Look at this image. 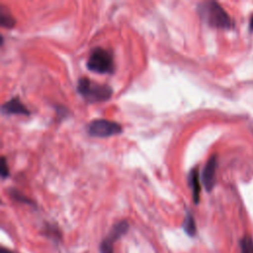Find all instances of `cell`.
I'll return each mask as SVG.
<instances>
[{"label": "cell", "mask_w": 253, "mask_h": 253, "mask_svg": "<svg viewBox=\"0 0 253 253\" xmlns=\"http://www.w3.org/2000/svg\"><path fill=\"white\" fill-rule=\"evenodd\" d=\"M10 196L18 201V202H21V203H25V204H29V205H33V202L31 200H29L27 197H25L23 194L19 193L17 190H12L10 191Z\"/></svg>", "instance_id": "7c38bea8"}, {"label": "cell", "mask_w": 253, "mask_h": 253, "mask_svg": "<svg viewBox=\"0 0 253 253\" xmlns=\"http://www.w3.org/2000/svg\"><path fill=\"white\" fill-rule=\"evenodd\" d=\"M0 24L4 28H12L15 25V19L12 17L11 14L8 13L3 5L0 6Z\"/></svg>", "instance_id": "30bf717a"}, {"label": "cell", "mask_w": 253, "mask_h": 253, "mask_svg": "<svg viewBox=\"0 0 253 253\" xmlns=\"http://www.w3.org/2000/svg\"><path fill=\"white\" fill-rule=\"evenodd\" d=\"M217 166V159L215 155L209 158L202 173V182L208 192H211L215 184V171Z\"/></svg>", "instance_id": "8992f818"}, {"label": "cell", "mask_w": 253, "mask_h": 253, "mask_svg": "<svg viewBox=\"0 0 253 253\" xmlns=\"http://www.w3.org/2000/svg\"><path fill=\"white\" fill-rule=\"evenodd\" d=\"M182 227L184 231L189 235V236H195L197 233V226L195 222V218L191 212H187L184 221L182 223Z\"/></svg>", "instance_id": "9c48e42d"}, {"label": "cell", "mask_w": 253, "mask_h": 253, "mask_svg": "<svg viewBox=\"0 0 253 253\" xmlns=\"http://www.w3.org/2000/svg\"><path fill=\"white\" fill-rule=\"evenodd\" d=\"M87 132L90 136L95 137H109L122 132V126L116 122L105 119H98L92 121L87 126Z\"/></svg>", "instance_id": "277c9868"}, {"label": "cell", "mask_w": 253, "mask_h": 253, "mask_svg": "<svg viewBox=\"0 0 253 253\" xmlns=\"http://www.w3.org/2000/svg\"><path fill=\"white\" fill-rule=\"evenodd\" d=\"M0 253H14L12 250H10L9 248H6V247H1L0 248Z\"/></svg>", "instance_id": "5bb4252c"}, {"label": "cell", "mask_w": 253, "mask_h": 253, "mask_svg": "<svg viewBox=\"0 0 253 253\" xmlns=\"http://www.w3.org/2000/svg\"><path fill=\"white\" fill-rule=\"evenodd\" d=\"M1 112L4 115H30V111L18 97L5 102L1 107Z\"/></svg>", "instance_id": "52a82bcc"}, {"label": "cell", "mask_w": 253, "mask_h": 253, "mask_svg": "<svg viewBox=\"0 0 253 253\" xmlns=\"http://www.w3.org/2000/svg\"><path fill=\"white\" fill-rule=\"evenodd\" d=\"M250 30L253 31V16L250 19Z\"/></svg>", "instance_id": "9a60e30c"}, {"label": "cell", "mask_w": 253, "mask_h": 253, "mask_svg": "<svg viewBox=\"0 0 253 253\" xmlns=\"http://www.w3.org/2000/svg\"><path fill=\"white\" fill-rule=\"evenodd\" d=\"M86 65L89 70L100 74L112 73L115 68L112 53L102 47H95L91 51Z\"/></svg>", "instance_id": "3957f363"}, {"label": "cell", "mask_w": 253, "mask_h": 253, "mask_svg": "<svg viewBox=\"0 0 253 253\" xmlns=\"http://www.w3.org/2000/svg\"><path fill=\"white\" fill-rule=\"evenodd\" d=\"M77 91L88 103L108 101L113 94V90L109 85L93 82L87 77H82L78 80Z\"/></svg>", "instance_id": "7a4b0ae2"}, {"label": "cell", "mask_w": 253, "mask_h": 253, "mask_svg": "<svg viewBox=\"0 0 253 253\" xmlns=\"http://www.w3.org/2000/svg\"><path fill=\"white\" fill-rule=\"evenodd\" d=\"M241 253H253V241L251 237L244 236L240 240Z\"/></svg>", "instance_id": "8fae6325"}, {"label": "cell", "mask_w": 253, "mask_h": 253, "mask_svg": "<svg viewBox=\"0 0 253 253\" xmlns=\"http://www.w3.org/2000/svg\"><path fill=\"white\" fill-rule=\"evenodd\" d=\"M128 230V222L125 219L116 222L107 236L101 241L99 246L100 253H114V245L118 239L124 236Z\"/></svg>", "instance_id": "5b68a950"}, {"label": "cell", "mask_w": 253, "mask_h": 253, "mask_svg": "<svg viewBox=\"0 0 253 253\" xmlns=\"http://www.w3.org/2000/svg\"><path fill=\"white\" fill-rule=\"evenodd\" d=\"M198 12L200 17L209 26L218 29H230L232 21L224 9L214 1H208L199 4Z\"/></svg>", "instance_id": "6da1fadb"}, {"label": "cell", "mask_w": 253, "mask_h": 253, "mask_svg": "<svg viewBox=\"0 0 253 253\" xmlns=\"http://www.w3.org/2000/svg\"><path fill=\"white\" fill-rule=\"evenodd\" d=\"M199 168L194 167L191 169L188 175V183L189 187L192 191L193 201L196 205L200 202V194H201V183H200V175H199Z\"/></svg>", "instance_id": "ba28073f"}, {"label": "cell", "mask_w": 253, "mask_h": 253, "mask_svg": "<svg viewBox=\"0 0 253 253\" xmlns=\"http://www.w3.org/2000/svg\"><path fill=\"white\" fill-rule=\"evenodd\" d=\"M0 172H1V176L3 179H5L9 176V169H8V165H7L5 157L1 158V171Z\"/></svg>", "instance_id": "4fadbf2b"}]
</instances>
